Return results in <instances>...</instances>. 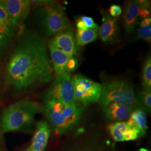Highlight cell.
Returning <instances> with one entry per match:
<instances>
[{"mask_svg": "<svg viewBox=\"0 0 151 151\" xmlns=\"http://www.w3.org/2000/svg\"><path fill=\"white\" fill-rule=\"evenodd\" d=\"M55 75L44 38L36 32L22 34L6 65L7 85L23 92L53 81Z\"/></svg>", "mask_w": 151, "mask_h": 151, "instance_id": "6da1fadb", "label": "cell"}, {"mask_svg": "<svg viewBox=\"0 0 151 151\" xmlns=\"http://www.w3.org/2000/svg\"><path fill=\"white\" fill-rule=\"evenodd\" d=\"M42 110L40 103L24 99L5 108L2 115L1 128L4 133L24 131L30 128L35 116Z\"/></svg>", "mask_w": 151, "mask_h": 151, "instance_id": "7a4b0ae2", "label": "cell"}, {"mask_svg": "<svg viewBox=\"0 0 151 151\" xmlns=\"http://www.w3.org/2000/svg\"><path fill=\"white\" fill-rule=\"evenodd\" d=\"M42 109L49 123L59 134L77 124L83 109L78 103H67L53 99L44 100Z\"/></svg>", "mask_w": 151, "mask_h": 151, "instance_id": "3957f363", "label": "cell"}, {"mask_svg": "<svg viewBox=\"0 0 151 151\" xmlns=\"http://www.w3.org/2000/svg\"><path fill=\"white\" fill-rule=\"evenodd\" d=\"M99 102L103 107L111 103L135 109L139 106L133 85L120 79H114L103 83Z\"/></svg>", "mask_w": 151, "mask_h": 151, "instance_id": "277c9868", "label": "cell"}, {"mask_svg": "<svg viewBox=\"0 0 151 151\" xmlns=\"http://www.w3.org/2000/svg\"><path fill=\"white\" fill-rule=\"evenodd\" d=\"M37 16L46 37L70 29V23L62 6L57 2L39 7Z\"/></svg>", "mask_w": 151, "mask_h": 151, "instance_id": "5b68a950", "label": "cell"}, {"mask_svg": "<svg viewBox=\"0 0 151 151\" xmlns=\"http://www.w3.org/2000/svg\"><path fill=\"white\" fill-rule=\"evenodd\" d=\"M76 103L87 105L99 101L101 94V85L82 75L72 77Z\"/></svg>", "mask_w": 151, "mask_h": 151, "instance_id": "8992f818", "label": "cell"}, {"mask_svg": "<svg viewBox=\"0 0 151 151\" xmlns=\"http://www.w3.org/2000/svg\"><path fill=\"white\" fill-rule=\"evenodd\" d=\"M47 99L57 100L67 103H76L72 77L70 73L55 77L45 92L44 100Z\"/></svg>", "mask_w": 151, "mask_h": 151, "instance_id": "52a82bcc", "label": "cell"}, {"mask_svg": "<svg viewBox=\"0 0 151 151\" xmlns=\"http://www.w3.org/2000/svg\"><path fill=\"white\" fill-rule=\"evenodd\" d=\"M7 16L14 27L17 29L25 21L32 7L29 0H1Z\"/></svg>", "mask_w": 151, "mask_h": 151, "instance_id": "ba28073f", "label": "cell"}, {"mask_svg": "<svg viewBox=\"0 0 151 151\" xmlns=\"http://www.w3.org/2000/svg\"><path fill=\"white\" fill-rule=\"evenodd\" d=\"M49 43L70 57H73L77 51L75 35L70 29L55 35Z\"/></svg>", "mask_w": 151, "mask_h": 151, "instance_id": "9c48e42d", "label": "cell"}, {"mask_svg": "<svg viewBox=\"0 0 151 151\" xmlns=\"http://www.w3.org/2000/svg\"><path fill=\"white\" fill-rule=\"evenodd\" d=\"M102 24L99 28V36L107 43H113L119 37V29L117 18L110 16L108 12L101 11Z\"/></svg>", "mask_w": 151, "mask_h": 151, "instance_id": "30bf717a", "label": "cell"}, {"mask_svg": "<svg viewBox=\"0 0 151 151\" xmlns=\"http://www.w3.org/2000/svg\"><path fill=\"white\" fill-rule=\"evenodd\" d=\"M108 129L116 142L134 140L140 137L138 130L132 128L128 122H115L109 125Z\"/></svg>", "mask_w": 151, "mask_h": 151, "instance_id": "8fae6325", "label": "cell"}, {"mask_svg": "<svg viewBox=\"0 0 151 151\" xmlns=\"http://www.w3.org/2000/svg\"><path fill=\"white\" fill-rule=\"evenodd\" d=\"M50 134L49 125L47 122L42 120L37 125L32 142L26 151H44L48 142Z\"/></svg>", "mask_w": 151, "mask_h": 151, "instance_id": "7c38bea8", "label": "cell"}, {"mask_svg": "<svg viewBox=\"0 0 151 151\" xmlns=\"http://www.w3.org/2000/svg\"><path fill=\"white\" fill-rule=\"evenodd\" d=\"M139 9L137 1H129L125 3L123 21L125 31L128 34L133 32L138 24Z\"/></svg>", "mask_w": 151, "mask_h": 151, "instance_id": "4fadbf2b", "label": "cell"}, {"mask_svg": "<svg viewBox=\"0 0 151 151\" xmlns=\"http://www.w3.org/2000/svg\"><path fill=\"white\" fill-rule=\"evenodd\" d=\"M103 112L107 119L115 122H122L129 118L135 108L111 103L103 106Z\"/></svg>", "mask_w": 151, "mask_h": 151, "instance_id": "5bb4252c", "label": "cell"}, {"mask_svg": "<svg viewBox=\"0 0 151 151\" xmlns=\"http://www.w3.org/2000/svg\"><path fill=\"white\" fill-rule=\"evenodd\" d=\"M48 47L50 58L55 77L68 73L67 72V65L71 57L65 54L50 43H49Z\"/></svg>", "mask_w": 151, "mask_h": 151, "instance_id": "9a60e30c", "label": "cell"}, {"mask_svg": "<svg viewBox=\"0 0 151 151\" xmlns=\"http://www.w3.org/2000/svg\"><path fill=\"white\" fill-rule=\"evenodd\" d=\"M128 119V124L132 128L138 130L140 136L146 134L148 127L147 125V115L144 109L141 108L135 109Z\"/></svg>", "mask_w": 151, "mask_h": 151, "instance_id": "2e32d148", "label": "cell"}, {"mask_svg": "<svg viewBox=\"0 0 151 151\" xmlns=\"http://www.w3.org/2000/svg\"><path fill=\"white\" fill-rule=\"evenodd\" d=\"M99 37L98 29H77L76 35L77 45L82 47L95 41Z\"/></svg>", "mask_w": 151, "mask_h": 151, "instance_id": "e0dca14e", "label": "cell"}, {"mask_svg": "<svg viewBox=\"0 0 151 151\" xmlns=\"http://www.w3.org/2000/svg\"><path fill=\"white\" fill-rule=\"evenodd\" d=\"M16 30L0 20V50H4L8 47L11 43Z\"/></svg>", "mask_w": 151, "mask_h": 151, "instance_id": "ac0fdd59", "label": "cell"}, {"mask_svg": "<svg viewBox=\"0 0 151 151\" xmlns=\"http://www.w3.org/2000/svg\"><path fill=\"white\" fill-rule=\"evenodd\" d=\"M143 88L151 91V57L148 55L146 58L142 70Z\"/></svg>", "mask_w": 151, "mask_h": 151, "instance_id": "d6986e66", "label": "cell"}, {"mask_svg": "<svg viewBox=\"0 0 151 151\" xmlns=\"http://www.w3.org/2000/svg\"><path fill=\"white\" fill-rule=\"evenodd\" d=\"M136 96L139 105L142 106V108H144V110L145 109L150 113L151 110V91L142 88L140 91L138 92Z\"/></svg>", "mask_w": 151, "mask_h": 151, "instance_id": "ffe728a7", "label": "cell"}, {"mask_svg": "<svg viewBox=\"0 0 151 151\" xmlns=\"http://www.w3.org/2000/svg\"><path fill=\"white\" fill-rule=\"evenodd\" d=\"M135 39H142L146 42L151 43V25L139 27L135 33Z\"/></svg>", "mask_w": 151, "mask_h": 151, "instance_id": "44dd1931", "label": "cell"}, {"mask_svg": "<svg viewBox=\"0 0 151 151\" xmlns=\"http://www.w3.org/2000/svg\"><path fill=\"white\" fill-rule=\"evenodd\" d=\"M0 20L4 22L7 26L16 29L15 27H14L12 26V25L11 24V22L10 21L9 18L6 13L5 7L2 4L1 0H0Z\"/></svg>", "mask_w": 151, "mask_h": 151, "instance_id": "7402d4cb", "label": "cell"}, {"mask_svg": "<svg viewBox=\"0 0 151 151\" xmlns=\"http://www.w3.org/2000/svg\"><path fill=\"white\" fill-rule=\"evenodd\" d=\"M81 20L83 22L86 27L87 29H98L99 27L97 24H96L91 17L88 16H81L80 17Z\"/></svg>", "mask_w": 151, "mask_h": 151, "instance_id": "603a6c76", "label": "cell"}, {"mask_svg": "<svg viewBox=\"0 0 151 151\" xmlns=\"http://www.w3.org/2000/svg\"><path fill=\"white\" fill-rule=\"evenodd\" d=\"M122 9L119 5H112L110 7L109 10V14L112 17L117 18L122 14Z\"/></svg>", "mask_w": 151, "mask_h": 151, "instance_id": "cb8c5ba5", "label": "cell"}, {"mask_svg": "<svg viewBox=\"0 0 151 151\" xmlns=\"http://www.w3.org/2000/svg\"><path fill=\"white\" fill-rule=\"evenodd\" d=\"M78 65V60L74 56L71 57L70 60L68 62L67 68V72L70 73V72L75 70L77 67Z\"/></svg>", "mask_w": 151, "mask_h": 151, "instance_id": "d4e9b609", "label": "cell"}, {"mask_svg": "<svg viewBox=\"0 0 151 151\" xmlns=\"http://www.w3.org/2000/svg\"><path fill=\"white\" fill-rule=\"evenodd\" d=\"M32 4H34L35 6L42 7L44 6L49 5L55 3L54 1L51 0H38V1H31Z\"/></svg>", "mask_w": 151, "mask_h": 151, "instance_id": "484cf974", "label": "cell"}, {"mask_svg": "<svg viewBox=\"0 0 151 151\" xmlns=\"http://www.w3.org/2000/svg\"><path fill=\"white\" fill-rule=\"evenodd\" d=\"M151 11L150 9H148L143 7H139L138 11V17L142 19L150 17Z\"/></svg>", "mask_w": 151, "mask_h": 151, "instance_id": "4316f807", "label": "cell"}, {"mask_svg": "<svg viewBox=\"0 0 151 151\" xmlns=\"http://www.w3.org/2000/svg\"><path fill=\"white\" fill-rule=\"evenodd\" d=\"M138 5L139 7H143V8H146L148 9H150L151 8V2L149 1H146V0H139L137 1Z\"/></svg>", "mask_w": 151, "mask_h": 151, "instance_id": "83f0119b", "label": "cell"}, {"mask_svg": "<svg viewBox=\"0 0 151 151\" xmlns=\"http://www.w3.org/2000/svg\"><path fill=\"white\" fill-rule=\"evenodd\" d=\"M76 27H77V29H80V30L87 29L85 23L81 20L80 18H78L76 20Z\"/></svg>", "mask_w": 151, "mask_h": 151, "instance_id": "f1b7e54d", "label": "cell"}, {"mask_svg": "<svg viewBox=\"0 0 151 151\" xmlns=\"http://www.w3.org/2000/svg\"><path fill=\"white\" fill-rule=\"evenodd\" d=\"M151 25V17H148L144 19H142L139 23V27H143Z\"/></svg>", "mask_w": 151, "mask_h": 151, "instance_id": "f546056e", "label": "cell"}, {"mask_svg": "<svg viewBox=\"0 0 151 151\" xmlns=\"http://www.w3.org/2000/svg\"><path fill=\"white\" fill-rule=\"evenodd\" d=\"M0 127H1V124H0Z\"/></svg>", "mask_w": 151, "mask_h": 151, "instance_id": "4dcf8cb0", "label": "cell"}]
</instances>
